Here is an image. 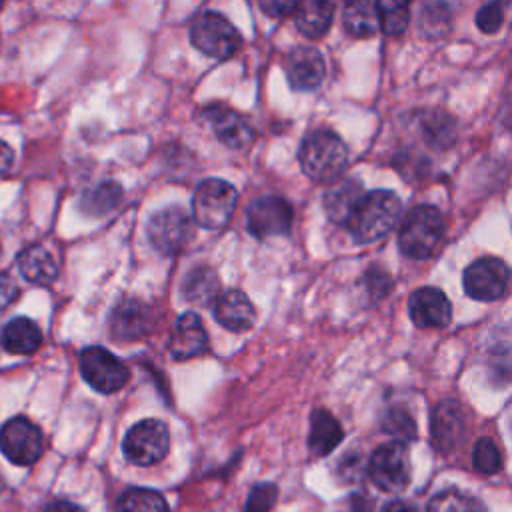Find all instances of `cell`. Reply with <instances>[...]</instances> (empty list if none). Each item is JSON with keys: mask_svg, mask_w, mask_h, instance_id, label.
<instances>
[{"mask_svg": "<svg viewBox=\"0 0 512 512\" xmlns=\"http://www.w3.org/2000/svg\"><path fill=\"white\" fill-rule=\"evenodd\" d=\"M402 202L392 190L364 192L346 218V226L358 244L384 238L400 218Z\"/></svg>", "mask_w": 512, "mask_h": 512, "instance_id": "6da1fadb", "label": "cell"}, {"mask_svg": "<svg viewBox=\"0 0 512 512\" xmlns=\"http://www.w3.org/2000/svg\"><path fill=\"white\" fill-rule=\"evenodd\" d=\"M298 160L306 176L318 182H328L342 174L348 160V150L336 132L316 128L304 136L298 150Z\"/></svg>", "mask_w": 512, "mask_h": 512, "instance_id": "7a4b0ae2", "label": "cell"}, {"mask_svg": "<svg viewBox=\"0 0 512 512\" xmlns=\"http://www.w3.org/2000/svg\"><path fill=\"white\" fill-rule=\"evenodd\" d=\"M444 216L436 206L420 204L408 212L400 224L398 246L404 256L414 260L430 258L444 236Z\"/></svg>", "mask_w": 512, "mask_h": 512, "instance_id": "3957f363", "label": "cell"}, {"mask_svg": "<svg viewBox=\"0 0 512 512\" xmlns=\"http://www.w3.org/2000/svg\"><path fill=\"white\" fill-rule=\"evenodd\" d=\"M236 188L220 178L202 180L192 196V216L198 226L208 230L224 228L236 208Z\"/></svg>", "mask_w": 512, "mask_h": 512, "instance_id": "277c9868", "label": "cell"}, {"mask_svg": "<svg viewBox=\"0 0 512 512\" xmlns=\"http://www.w3.org/2000/svg\"><path fill=\"white\" fill-rule=\"evenodd\" d=\"M190 42L202 54L216 60H226L238 52L242 36L228 18L206 10L194 18L190 26Z\"/></svg>", "mask_w": 512, "mask_h": 512, "instance_id": "5b68a950", "label": "cell"}, {"mask_svg": "<svg viewBox=\"0 0 512 512\" xmlns=\"http://www.w3.org/2000/svg\"><path fill=\"white\" fill-rule=\"evenodd\" d=\"M170 446V432L162 420L146 418L136 422L124 436V456L136 466L160 462Z\"/></svg>", "mask_w": 512, "mask_h": 512, "instance_id": "8992f818", "label": "cell"}, {"mask_svg": "<svg viewBox=\"0 0 512 512\" xmlns=\"http://www.w3.org/2000/svg\"><path fill=\"white\" fill-rule=\"evenodd\" d=\"M372 484L384 492H400L410 482V458L404 442H386L378 446L368 462Z\"/></svg>", "mask_w": 512, "mask_h": 512, "instance_id": "52a82bcc", "label": "cell"}, {"mask_svg": "<svg viewBox=\"0 0 512 512\" xmlns=\"http://www.w3.org/2000/svg\"><path fill=\"white\" fill-rule=\"evenodd\" d=\"M80 372L84 380L102 394L118 392L130 378L124 362L102 346H90L82 350Z\"/></svg>", "mask_w": 512, "mask_h": 512, "instance_id": "ba28073f", "label": "cell"}, {"mask_svg": "<svg viewBox=\"0 0 512 512\" xmlns=\"http://www.w3.org/2000/svg\"><path fill=\"white\" fill-rule=\"evenodd\" d=\"M146 232L158 252L174 254L192 238V220L180 206H168L148 220Z\"/></svg>", "mask_w": 512, "mask_h": 512, "instance_id": "9c48e42d", "label": "cell"}, {"mask_svg": "<svg viewBox=\"0 0 512 512\" xmlns=\"http://www.w3.org/2000/svg\"><path fill=\"white\" fill-rule=\"evenodd\" d=\"M508 278L510 270L500 258H480L474 260L462 274V284L464 292L482 302H492L498 300L506 288H508Z\"/></svg>", "mask_w": 512, "mask_h": 512, "instance_id": "30bf717a", "label": "cell"}, {"mask_svg": "<svg viewBox=\"0 0 512 512\" xmlns=\"http://www.w3.org/2000/svg\"><path fill=\"white\" fill-rule=\"evenodd\" d=\"M0 450L18 466L34 464L42 454V432L28 418L16 416L0 430Z\"/></svg>", "mask_w": 512, "mask_h": 512, "instance_id": "8fae6325", "label": "cell"}, {"mask_svg": "<svg viewBox=\"0 0 512 512\" xmlns=\"http://www.w3.org/2000/svg\"><path fill=\"white\" fill-rule=\"evenodd\" d=\"M292 206L280 196H262L248 208L246 220L252 236L266 240L274 236H286L292 226Z\"/></svg>", "mask_w": 512, "mask_h": 512, "instance_id": "7c38bea8", "label": "cell"}, {"mask_svg": "<svg viewBox=\"0 0 512 512\" xmlns=\"http://www.w3.org/2000/svg\"><path fill=\"white\" fill-rule=\"evenodd\" d=\"M410 320L418 328H444L452 318V306L448 296L432 286L418 288L408 300Z\"/></svg>", "mask_w": 512, "mask_h": 512, "instance_id": "4fadbf2b", "label": "cell"}, {"mask_svg": "<svg viewBox=\"0 0 512 512\" xmlns=\"http://www.w3.org/2000/svg\"><path fill=\"white\" fill-rule=\"evenodd\" d=\"M170 356L174 360H190L202 356L208 350V334L196 312H184L170 334Z\"/></svg>", "mask_w": 512, "mask_h": 512, "instance_id": "5bb4252c", "label": "cell"}, {"mask_svg": "<svg viewBox=\"0 0 512 512\" xmlns=\"http://www.w3.org/2000/svg\"><path fill=\"white\" fill-rule=\"evenodd\" d=\"M204 118L210 122L218 140L228 148H244L254 138L250 122L240 112L224 104H212L204 108Z\"/></svg>", "mask_w": 512, "mask_h": 512, "instance_id": "9a60e30c", "label": "cell"}, {"mask_svg": "<svg viewBox=\"0 0 512 512\" xmlns=\"http://www.w3.org/2000/svg\"><path fill=\"white\" fill-rule=\"evenodd\" d=\"M152 310L134 298L122 300L110 314V334L116 340H138L152 328Z\"/></svg>", "mask_w": 512, "mask_h": 512, "instance_id": "2e32d148", "label": "cell"}, {"mask_svg": "<svg viewBox=\"0 0 512 512\" xmlns=\"http://www.w3.org/2000/svg\"><path fill=\"white\" fill-rule=\"evenodd\" d=\"M464 432V414L458 402L442 400L430 416V438L438 452H450Z\"/></svg>", "mask_w": 512, "mask_h": 512, "instance_id": "e0dca14e", "label": "cell"}, {"mask_svg": "<svg viewBox=\"0 0 512 512\" xmlns=\"http://www.w3.org/2000/svg\"><path fill=\"white\" fill-rule=\"evenodd\" d=\"M286 76L294 90H316L324 78V58L316 48H294L286 58Z\"/></svg>", "mask_w": 512, "mask_h": 512, "instance_id": "ac0fdd59", "label": "cell"}, {"mask_svg": "<svg viewBox=\"0 0 512 512\" xmlns=\"http://www.w3.org/2000/svg\"><path fill=\"white\" fill-rule=\"evenodd\" d=\"M214 318L218 324L232 332H244L252 328L256 320V310L244 292L226 290L214 302Z\"/></svg>", "mask_w": 512, "mask_h": 512, "instance_id": "d6986e66", "label": "cell"}, {"mask_svg": "<svg viewBox=\"0 0 512 512\" xmlns=\"http://www.w3.org/2000/svg\"><path fill=\"white\" fill-rule=\"evenodd\" d=\"M296 28L310 38H320L332 24L334 2L332 0H300L296 6Z\"/></svg>", "mask_w": 512, "mask_h": 512, "instance_id": "ffe728a7", "label": "cell"}, {"mask_svg": "<svg viewBox=\"0 0 512 512\" xmlns=\"http://www.w3.org/2000/svg\"><path fill=\"white\" fill-rule=\"evenodd\" d=\"M344 432L338 424V420L324 408H316L310 418V436L308 446L312 454L326 456L330 454L342 440Z\"/></svg>", "mask_w": 512, "mask_h": 512, "instance_id": "44dd1931", "label": "cell"}, {"mask_svg": "<svg viewBox=\"0 0 512 512\" xmlns=\"http://www.w3.org/2000/svg\"><path fill=\"white\" fill-rule=\"evenodd\" d=\"M362 194H364V188L358 180L354 178L338 180L334 186H330V190L324 196V210L328 218L336 224H344Z\"/></svg>", "mask_w": 512, "mask_h": 512, "instance_id": "7402d4cb", "label": "cell"}, {"mask_svg": "<svg viewBox=\"0 0 512 512\" xmlns=\"http://www.w3.org/2000/svg\"><path fill=\"white\" fill-rule=\"evenodd\" d=\"M2 344L8 352L26 356L40 348L42 332L36 326V322H32L30 318L18 316L6 324L4 332H2Z\"/></svg>", "mask_w": 512, "mask_h": 512, "instance_id": "603a6c76", "label": "cell"}, {"mask_svg": "<svg viewBox=\"0 0 512 512\" xmlns=\"http://www.w3.org/2000/svg\"><path fill=\"white\" fill-rule=\"evenodd\" d=\"M342 26L354 38L374 36L378 30V12L370 0H346L342 8Z\"/></svg>", "mask_w": 512, "mask_h": 512, "instance_id": "cb8c5ba5", "label": "cell"}, {"mask_svg": "<svg viewBox=\"0 0 512 512\" xmlns=\"http://www.w3.org/2000/svg\"><path fill=\"white\" fill-rule=\"evenodd\" d=\"M20 272L34 284H50L56 278V262L42 246H32L20 254Z\"/></svg>", "mask_w": 512, "mask_h": 512, "instance_id": "d4e9b609", "label": "cell"}, {"mask_svg": "<svg viewBox=\"0 0 512 512\" xmlns=\"http://www.w3.org/2000/svg\"><path fill=\"white\" fill-rule=\"evenodd\" d=\"M120 200H122V186L118 182L108 180L88 190L80 200V208L88 216H104L110 210H114Z\"/></svg>", "mask_w": 512, "mask_h": 512, "instance_id": "484cf974", "label": "cell"}, {"mask_svg": "<svg viewBox=\"0 0 512 512\" xmlns=\"http://www.w3.org/2000/svg\"><path fill=\"white\" fill-rule=\"evenodd\" d=\"M116 512H168L164 496L150 488H128L116 502Z\"/></svg>", "mask_w": 512, "mask_h": 512, "instance_id": "4316f807", "label": "cell"}, {"mask_svg": "<svg viewBox=\"0 0 512 512\" xmlns=\"http://www.w3.org/2000/svg\"><path fill=\"white\" fill-rule=\"evenodd\" d=\"M218 290V280L210 268H196L192 270L182 286L184 298L192 304H208L214 300Z\"/></svg>", "mask_w": 512, "mask_h": 512, "instance_id": "83f0119b", "label": "cell"}, {"mask_svg": "<svg viewBox=\"0 0 512 512\" xmlns=\"http://www.w3.org/2000/svg\"><path fill=\"white\" fill-rule=\"evenodd\" d=\"M426 512H486V508L478 498L456 488H446L432 496Z\"/></svg>", "mask_w": 512, "mask_h": 512, "instance_id": "f1b7e54d", "label": "cell"}, {"mask_svg": "<svg viewBox=\"0 0 512 512\" xmlns=\"http://www.w3.org/2000/svg\"><path fill=\"white\" fill-rule=\"evenodd\" d=\"M412 0H376L378 24L386 34H402L410 22Z\"/></svg>", "mask_w": 512, "mask_h": 512, "instance_id": "f546056e", "label": "cell"}, {"mask_svg": "<svg viewBox=\"0 0 512 512\" xmlns=\"http://www.w3.org/2000/svg\"><path fill=\"white\" fill-rule=\"evenodd\" d=\"M422 132H424V138L428 140V144H432L436 148H448V146H452V142L456 138V124L448 114L434 110V112L424 114Z\"/></svg>", "mask_w": 512, "mask_h": 512, "instance_id": "4dcf8cb0", "label": "cell"}, {"mask_svg": "<svg viewBox=\"0 0 512 512\" xmlns=\"http://www.w3.org/2000/svg\"><path fill=\"white\" fill-rule=\"evenodd\" d=\"M382 428H384L390 436H394L398 442H410V440H414L416 434H418L412 416H410L406 410H402V408H392V410L384 416Z\"/></svg>", "mask_w": 512, "mask_h": 512, "instance_id": "1f68e13d", "label": "cell"}, {"mask_svg": "<svg viewBox=\"0 0 512 512\" xmlns=\"http://www.w3.org/2000/svg\"><path fill=\"white\" fill-rule=\"evenodd\" d=\"M472 462L474 468L482 474H494L502 468V456L498 446L494 444V440L490 438H480L474 444V452H472Z\"/></svg>", "mask_w": 512, "mask_h": 512, "instance_id": "d6a6232c", "label": "cell"}, {"mask_svg": "<svg viewBox=\"0 0 512 512\" xmlns=\"http://www.w3.org/2000/svg\"><path fill=\"white\" fill-rule=\"evenodd\" d=\"M278 498V488L270 482L256 484L246 500V512H270Z\"/></svg>", "mask_w": 512, "mask_h": 512, "instance_id": "836d02e7", "label": "cell"}, {"mask_svg": "<svg viewBox=\"0 0 512 512\" xmlns=\"http://www.w3.org/2000/svg\"><path fill=\"white\" fill-rule=\"evenodd\" d=\"M502 24H504V10H502L500 2L484 4L476 12V26L484 34H496L502 28Z\"/></svg>", "mask_w": 512, "mask_h": 512, "instance_id": "e575fe53", "label": "cell"}, {"mask_svg": "<svg viewBox=\"0 0 512 512\" xmlns=\"http://www.w3.org/2000/svg\"><path fill=\"white\" fill-rule=\"evenodd\" d=\"M298 4H300V0H258L260 10H262L266 16H272V18L288 16L290 12L296 10Z\"/></svg>", "mask_w": 512, "mask_h": 512, "instance_id": "d590c367", "label": "cell"}, {"mask_svg": "<svg viewBox=\"0 0 512 512\" xmlns=\"http://www.w3.org/2000/svg\"><path fill=\"white\" fill-rule=\"evenodd\" d=\"M16 294H18L16 284L10 278L0 276V308L8 306L16 298Z\"/></svg>", "mask_w": 512, "mask_h": 512, "instance_id": "8d00e7d4", "label": "cell"}, {"mask_svg": "<svg viewBox=\"0 0 512 512\" xmlns=\"http://www.w3.org/2000/svg\"><path fill=\"white\" fill-rule=\"evenodd\" d=\"M12 158H14L12 148H10L4 140H0V174H4V172H8V170H10V166H12Z\"/></svg>", "mask_w": 512, "mask_h": 512, "instance_id": "74e56055", "label": "cell"}, {"mask_svg": "<svg viewBox=\"0 0 512 512\" xmlns=\"http://www.w3.org/2000/svg\"><path fill=\"white\" fill-rule=\"evenodd\" d=\"M44 512H84L80 506L72 504V502H64V500H58V502H52Z\"/></svg>", "mask_w": 512, "mask_h": 512, "instance_id": "f35d334b", "label": "cell"}, {"mask_svg": "<svg viewBox=\"0 0 512 512\" xmlns=\"http://www.w3.org/2000/svg\"><path fill=\"white\" fill-rule=\"evenodd\" d=\"M382 512H416V508L408 502H402V500H394V502H388Z\"/></svg>", "mask_w": 512, "mask_h": 512, "instance_id": "ab89813d", "label": "cell"}, {"mask_svg": "<svg viewBox=\"0 0 512 512\" xmlns=\"http://www.w3.org/2000/svg\"><path fill=\"white\" fill-rule=\"evenodd\" d=\"M0 490H2V478H0Z\"/></svg>", "mask_w": 512, "mask_h": 512, "instance_id": "60d3db41", "label": "cell"}, {"mask_svg": "<svg viewBox=\"0 0 512 512\" xmlns=\"http://www.w3.org/2000/svg\"><path fill=\"white\" fill-rule=\"evenodd\" d=\"M2 2H4V0H0V6H2Z\"/></svg>", "mask_w": 512, "mask_h": 512, "instance_id": "b9f144b4", "label": "cell"}]
</instances>
